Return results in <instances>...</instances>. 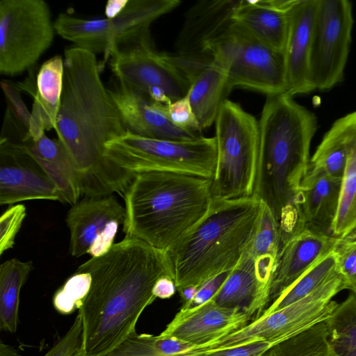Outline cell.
<instances>
[{"instance_id": "1", "label": "cell", "mask_w": 356, "mask_h": 356, "mask_svg": "<svg viewBox=\"0 0 356 356\" xmlns=\"http://www.w3.org/2000/svg\"><path fill=\"white\" fill-rule=\"evenodd\" d=\"M64 81L54 130L76 169L81 195H123L135 177L104 156L105 144L127 131L101 79L95 54L64 52Z\"/></svg>"}, {"instance_id": "2", "label": "cell", "mask_w": 356, "mask_h": 356, "mask_svg": "<svg viewBox=\"0 0 356 356\" xmlns=\"http://www.w3.org/2000/svg\"><path fill=\"white\" fill-rule=\"evenodd\" d=\"M76 271L91 276L88 291L77 308L86 356H106L136 332L141 314L156 298V282L165 276L173 279L165 251L128 236Z\"/></svg>"}, {"instance_id": "3", "label": "cell", "mask_w": 356, "mask_h": 356, "mask_svg": "<svg viewBox=\"0 0 356 356\" xmlns=\"http://www.w3.org/2000/svg\"><path fill=\"white\" fill-rule=\"evenodd\" d=\"M258 122L254 195L270 208L284 239L298 226L296 200L308 168L317 118L293 97L280 94L267 96Z\"/></svg>"}, {"instance_id": "4", "label": "cell", "mask_w": 356, "mask_h": 356, "mask_svg": "<svg viewBox=\"0 0 356 356\" xmlns=\"http://www.w3.org/2000/svg\"><path fill=\"white\" fill-rule=\"evenodd\" d=\"M260 209L255 195L213 197L204 217L165 251L179 293L197 291L236 266L253 238Z\"/></svg>"}, {"instance_id": "5", "label": "cell", "mask_w": 356, "mask_h": 356, "mask_svg": "<svg viewBox=\"0 0 356 356\" xmlns=\"http://www.w3.org/2000/svg\"><path fill=\"white\" fill-rule=\"evenodd\" d=\"M212 179L145 172L136 174L123 197V231L165 251L207 213L213 198Z\"/></svg>"}, {"instance_id": "6", "label": "cell", "mask_w": 356, "mask_h": 356, "mask_svg": "<svg viewBox=\"0 0 356 356\" xmlns=\"http://www.w3.org/2000/svg\"><path fill=\"white\" fill-rule=\"evenodd\" d=\"M217 161L213 197L254 195L259 157V122L238 104L225 99L216 121Z\"/></svg>"}, {"instance_id": "7", "label": "cell", "mask_w": 356, "mask_h": 356, "mask_svg": "<svg viewBox=\"0 0 356 356\" xmlns=\"http://www.w3.org/2000/svg\"><path fill=\"white\" fill-rule=\"evenodd\" d=\"M104 156L135 175L166 172L213 179L217 144L215 136L168 140L143 137L127 131L105 144Z\"/></svg>"}, {"instance_id": "8", "label": "cell", "mask_w": 356, "mask_h": 356, "mask_svg": "<svg viewBox=\"0 0 356 356\" xmlns=\"http://www.w3.org/2000/svg\"><path fill=\"white\" fill-rule=\"evenodd\" d=\"M178 0H128L122 12L113 18L87 19L60 13L54 21L56 33L75 47L106 57L115 47L150 36L155 19L175 9Z\"/></svg>"}, {"instance_id": "9", "label": "cell", "mask_w": 356, "mask_h": 356, "mask_svg": "<svg viewBox=\"0 0 356 356\" xmlns=\"http://www.w3.org/2000/svg\"><path fill=\"white\" fill-rule=\"evenodd\" d=\"M209 52L226 72L229 92L243 87L267 96L286 92L284 53L259 41L234 21Z\"/></svg>"}, {"instance_id": "10", "label": "cell", "mask_w": 356, "mask_h": 356, "mask_svg": "<svg viewBox=\"0 0 356 356\" xmlns=\"http://www.w3.org/2000/svg\"><path fill=\"white\" fill-rule=\"evenodd\" d=\"M54 22L43 0L0 1V73L19 74L34 65L54 40Z\"/></svg>"}, {"instance_id": "11", "label": "cell", "mask_w": 356, "mask_h": 356, "mask_svg": "<svg viewBox=\"0 0 356 356\" xmlns=\"http://www.w3.org/2000/svg\"><path fill=\"white\" fill-rule=\"evenodd\" d=\"M353 24L350 1L318 0L309 58L314 90H330L343 80Z\"/></svg>"}, {"instance_id": "12", "label": "cell", "mask_w": 356, "mask_h": 356, "mask_svg": "<svg viewBox=\"0 0 356 356\" xmlns=\"http://www.w3.org/2000/svg\"><path fill=\"white\" fill-rule=\"evenodd\" d=\"M109 56L110 67L118 81L154 102L168 104L188 93L190 83L164 53L155 50L151 36L115 47Z\"/></svg>"}, {"instance_id": "13", "label": "cell", "mask_w": 356, "mask_h": 356, "mask_svg": "<svg viewBox=\"0 0 356 356\" xmlns=\"http://www.w3.org/2000/svg\"><path fill=\"white\" fill-rule=\"evenodd\" d=\"M125 215V208L111 195L85 197L72 205L65 219L70 232V253L92 257L107 253Z\"/></svg>"}, {"instance_id": "14", "label": "cell", "mask_w": 356, "mask_h": 356, "mask_svg": "<svg viewBox=\"0 0 356 356\" xmlns=\"http://www.w3.org/2000/svg\"><path fill=\"white\" fill-rule=\"evenodd\" d=\"M31 200H58L61 195L19 139L1 136L0 142V204Z\"/></svg>"}, {"instance_id": "15", "label": "cell", "mask_w": 356, "mask_h": 356, "mask_svg": "<svg viewBox=\"0 0 356 356\" xmlns=\"http://www.w3.org/2000/svg\"><path fill=\"white\" fill-rule=\"evenodd\" d=\"M250 321L244 310L219 306L211 298L193 308H181L161 334L194 348L238 330Z\"/></svg>"}, {"instance_id": "16", "label": "cell", "mask_w": 356, "mask_h": 356, "mask_svg": "<svg viewBox=\"0 0 356 356\" xmlns=\"http://www.w3.org/2000/svg\"><path fill=\"white\" fill-rule=\"evenodd\" d=\"M339 239L307 228L300 229L288 236L282 243L268 287L266 309L292 286L320 257L332 250Z\"/></svg>"}, {"instance_id": "17", "label": "cell", "mask_w": 356, "mask_h": 356, "mask_svg": "<svg viewBox=\"0 0 356 356\" xmlns=\"http://www.w3.org/2000/svg\"><path fill=\"white\" fill-rule=\"evenodd\" d=\"M126 130L138 136L168 140L187 141L202 137L174 125L161 108V103L118 83L108 89Z\"/></svg>"}, {"instance_id": "18", "label": "cell", "mask_w": 356, "mask_h": 356, "mask_svg": "<svg viewBox=\"0 0 356 356\" xmlns=\"http://www.w3.org/2000/svg\"><path fill=\"white\" fill-rule=\"evenodd\" d=\"M238 2L234 0L196 2L186 13L175 44L176 52L188 55L211 54L210 46L234 23L232 15Z\"/></svg>"}, {"instance_id": "19", "label": "cell", "mask_w": 356, "mask_h": 356, "mask_svg": "<svg viewBox=\"0 0 356 356\" xmlns=\"http://www.w3.org/2000/svg\"><path fill=\"white\" fill-rule=\"evenodd\" d=\"M318 0H296L289 10L284 51L287 91L294 96L313 91L309 80V58Z\"/></svg>"}, {"instance_id": "20", "label": "cell", "mask_w": 356, "mask_h": 356, "mask_svg": "<svg viewBox=\"0 0 356 356\" xmlns=\"http://www.w3.org/2000/svg\"><path fill=\"white\" fill-rule=\"evenodd\" d=\"M296 0H240L233 20L252 36L284 53L289 26V10Z\"/></svg>"}, {"instance_id": "21", "label": "cell", "mask_w": 356, "mask_h": 356, "mask_svg": "<svg viewBox=\"0 0 356 356\" xmlns=\"http://www.w3.org/2000/svg\"><path fill=\"white\" fill-rule=\"evenodd\" d=\"M341 186V178L304 177L296 200L298 213L296 231L307 228L332 236Z\"/></svg>"}, {"instance_id": "22", "label": "cell", "mask_w": 356, "mask_h": 356, "mask_svg": "<svg viewBox=\"0 0 356 356\" xmlns=\"http://www.w3.org/2000/svg\"><path fill=\"white\" fill-rule=\"evenodd\" d=\"M19 141L56 185L62 202L76 204L81 195L79 175L62 143L58 139L49 138L45 134L35 139L24 136Z\"/></svg>"}, {"instance_id": "23", "label": "cell", "mask_w": 356, "mask_h": 356, "mask_svg": "<svg viewBox=\"0 0 356 356\" xmlns=\"http://www.w3.org/2000/svg\"><path fill=\"white\" fill-rule=\"evenodd\" d=\"M266 293L255 260L245 250L212 299L219 306L244 310L253 321L266 309Z\"/></svg>"}, {"instance_id": "24", "label": "cell", "mask_w": 356, "mask_h": 356, "mask_svg": "<svg viewBox=\"0 0 356 356\" xmlns=\"http://www.w3.org/2000/svg\"><path fill=\"white\" fill-rule=\"evenodd\" d=\"M64 59L55 56L40 67L35 81L29 128L25 138L35 139L54 129L63 90Z\"/></svg>"}, {"instance_id": "25", "label": "cell", "mask_w": 356, "mask_h": 356, "mask_svg": "<svg viewBox=\"0 0 356 356\" xmlns=\"http://www.w3.org/2000/svg\"><path fill=\"white\" fill-rule=\"evenodd\" d=\"M228 92L226 72L215 60L192 82L186 95L202 131L215 122Z\"/></svg>"}, {"instance_id": "26", "label": "cell", "mask_w": 356, "mask_h": 356, "mask_svg": "<svg viewBox=\"0 0 356 356\" xmlns=\"http://www.w3.org/2000/svg\"><path fill=\"white\" fill-rule=\"evenodd\" d=\"M31 261L17 259L6 261L0 266V329L10 333L18 325L19 295L33 269Z\"/></svg>"}, {"instance_id": "27", "label": "cell", "mask_w": 356, "mask_h": 356, "mask_svg": "<svg viewBox=\"0 0 356 356\" xmlns=\"http://www.w3.org/2000/svg\"><path fill=\"white\" fill-rule=\"evenodd\" d=\"M347 158L343 118L337 120L325 133L309 160L304 177L321 176L341 178Z\"/></svg>"}, {"instance_id": "28", "label": "cell", "mask_w": 356, "mask_h": 356, "mask_svg": "<svg viewBox=\"0 0 356 356\" xmlns=\"http://www.w3.org/2000/svg\"><path fill=\"white\" fill-rule=\"evenodd\" d=\"M282 245L280 227L270 208L261 200L257 227L246 251L257 263L275 270Z\"/></svg>"}, {"instance_id": "29", "label": "cell", "mask_w": 356, "mask_h": 356, "mask_svg": "<svg viewBox=\"0 0 356 356\" xmlns=\"http://www.w3.org/2000/svg\"><path fill=\"white\" fill-rule=\"evenodd\" d=\"M346 136L347 158L341 177V193L332 236L341 238L346 219L356 193V111L343 116Z\"/></svg>"}, {"instance_id": "30", "label": "cell", "mask_w": 356, "mask_h": 356, "mask_svg": "<svg viewBox=\"0 0 356 356\" xmlns=\"http://www.w3.org/2000/svg\"><path fill=\"white\" fill-rule=\"evenodd\" d=\"M336 267L337 257L334 248L320 257L292 286L268 306L261 316L280 310L305 297L325 282L336 271Z\"/></svg>"}, {"instance_id": "31", "label": "cell", "mask_w": 356, "mask_h": 356, "mask_svg": "<svg viewBox=\"0 0 356 356\" xmlns=\"http://www.w3.org/2000/svg\"><path fill=\"white\" fill-rule=\"evenodd\" d=\"M261 356H339L329 341L325 321L282 341Z\"/></svg>"}, {"instance_id": "32", "label": "cell", "mask_w": 356, "mask_h": 356, "mask_svg": "<svg viewBox=\"0 0 356 356\" xmlns=\"http://www.w3.org/2000/svg\"><path fill=\"white\" fill-rule=\"evenodd\" d=\"M329 341L339 356H356V295L338 303L325 321Z\"/></svg>"}, {"instance_id": "33", "label": "cell", "mask_w": 356, "mask_h": 356, "mask_svg": "<svg viewBox=\"0 0 356 356\" xmlns=\"http://www.w3.org/2000/svg\"><path fill=\"white\" fill-rule=\"evenodd\" d=\"M192 346L176 339L136 332L106 356H178Z\"/></svg>"}, {"instance_id": "34", "label": "cell", "mask_w": 356, "mask_h": 356, "mask_svg": "<svg viewBox=\"0 0 356 356\" xmlns=\"http://www.w3.org/2000/svg\"><path fill=\"white\" fill-rule=\"evenodd\" d=\"M90 282L91 276L89 273L76 270L55 294V308L63 314H70L78 308L88 291Z\"/></svg>"}, {"instance_id": "35", "label": "cell", "mask_w": 356, "mask_h": 356, "mask_svg": "<svg viewBox=\"0 0 356 356\" xmlns=\"http://www.w3.org/2000/svg\"><path fill=\"white\" fill-rule=\"evenodd\" d=\"M334 252L336 270L342 277L346 289L356 295V238H339Z\"/></svg>"}, {"instance_id": "36", "label": "cell", "mask_w": 356, "mask_h": 356, "mask_svg": "<svg viewBox=\"0 0 356 356\" xmlns=\"http://www.w3.org/2000/svg\"><path fill=\"white\" fill-rule=\"evenodd\" d=\"M161 108L174 125L183 130L202 136V131L187 95L168 104L161 103Z\"/></svg>"}, {"instance_id": "37", "label": "cell", "mask_w": 356, "mask_h": 356, "mask_svg": "<svg viewBox=\"0 0 356 356\" xmlns=\"http://www.w3.org/2000/svg\"><path fill=\"white\" fill-rule=\"evenodd\" d=\"M26 216V207L18 204L7 209L0 218V255L12 248Z\"/></svg>"}, {"instance_id": "38", "label": "cell", "mask_w": 356, "mask_h": 356, "mask_svg": "<svg viewBox=\"0 0 356 356\" xmlns=\"http://www.w3.org/2000/svg\"><path fill=\"white\" fill-rule=\"evenodd\" d=\"M83 325L78 314L67 332L44 356H72L82 348Z\"/></svg>"}, {"instance_id": "39", "label": "cell", "mask_w": 356, "mask_h": 356, "mask_svg": "<svg viewBox=\"0 0 356 356\" xmlns=\"http://www.w3.org/2000/svg\"><path fill=\"white\" fill-rule=\"evenodd\" d=\"M275 344L270 341H257L218 350L187 351L178 356H261Z\"/></svg>"}, {"instance_id": "40", "label": "cell", "mask_w": 356, "mask_h": 356, "mask_svg": "<svg viewBox=\"0 0 356 356\" xmlns=\"http://www.w3.org/2000/svg\"><path fill=\"white\" fill-rule=\"evenodd\" d=\"M1 87L8 102L6 110L27 132L29 128L31 112L24 104L18 88L6 80L1 81Z\"/></svg>"}, {"instance_id": "41", "label": "cell", "mask_w": 356, "mask_h": 356, "mask_svg": "<svg viewBox=\"0 0 356 356\" xmlns=\"http://www.w3.org/2000/svg\"><path fill=\"white\" fill-rule=\"evenodd\" d=\"M231 271L222 273L200 286L193 298L188 302L182 305L181 308H193L211 299L221 287Z\"/></svg>"}, {"instance_id": "42", "label": "cell", "mask_w": 356, "mask_h": 356, "mask_svg": "<svg viewBox=\"0 0 356 356\" xmlns=\"http://www.w3.org/2000/svg\"><path fill=\"white\" fill-rule=\"evenodd\" d=\"M177 291L174 280L168 276L161 277L156 283L153 293L157 298L167 299L171 298Z\"/></svg>"}, {"instance_id": "43", "label": "cell", "mask_w": 356, "mask_h": 356, "mask_svg": "<svg viewBox=\"0 0 356 356\" xmlns=\"http://www.w3.org/2000/svg\"><path fill=\"white\" fill-rule=\"evenodd\" d=\"M356 230V193L350 204L342 236L341 238H346Z\"/></svg>"}, {"instance_id": "44", "label": "cell", "mask_w": 356, "mask_h": 356, "mask_svg": "<svg viewBox=\"0 0 356 356\" xmlns=\"http://www.w3.org/2000/svg\"><path fill=\"white\" fill-rule=\"evenodd\" d=\"M128 0H110L105 8L106 18H113L119 15L125 7Z\"/></svg>"}, {"instance_id": "45", "label": "cell", "mask_w": 356, "mask_h": 356, "mask_svg": "<svg viewBox=\"0 0 356 356\" xmlns=\"http://www.w3.org/2000/svg\"><path fill=\"white\" fill-rule=\"evenodd\" d=\"M0 356H19V355L13 346L5 344L1 341Z\"/></svg>"}, {"instance_id": "46", "label": "cell", "mask_w": 356, "mask_h": 356, "mask_svg": "<svg viewBox=\"0 0 356 356\" xmlns=\"http://www.w3.org/2000/svg\"><path fill=\"white\" fill-rule=\"evenodd\" d=\"M72 356H86V355L83 353L82 348H81L80 350H79L77 353L74 354Z\"/></svg>"}, {"instance_id": "47", "label": "cell", "mask_w": 356, "mask_h": 356, "mask_svg": "<svg viewBox=\"0 0 356 356\" xmlns=\"http://www.w3.org/2000/svg\"><path fill=\"white\" fill-rule=\"evenodd\" d=\"M347 237L353 239L356 238V230Z\"/></svg>"}]
</instances>
